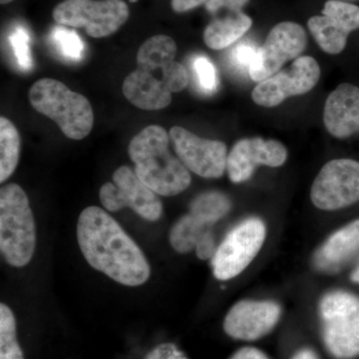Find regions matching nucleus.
Listing matches in <instances>:
<instances>
[{
  "label": "nucleus",
  "mask_w": 359,
  "mask_h": 359,
  "mask_svg": "<svg viewBox=\"0 0 359 359\" xmlns=\"http://www.w3.org/2000/svg\"><path fill=\"white\" fill-rule=\"evenodd\" d=\"M149 359H187L183 353L172 344H162L153 351Z\"/></svg>",
  "instance_id": "nucleus-31"
},
{
  "label": "nucleus",
  "mask_w": 359,
  "mask_h": 359,
  "mask_svg": "<svg viewBox=\"0 0 359 359\" xmlns=\"http://www.w3.org/2000/svg\"><path fill=\"white\" fill-rule=\"evenodd\" d=\"M209 224L196 218L192 214L186 215L174 224L170 231V243L175 250L181 254L196 249L198 242L205 231H209Z\"/></svg>",
  "instance_id": "nucleus-22"
},
{
  "label": "nucleus",
  "mask_w": 359,
  "mask_h": 359,
  "mask_svg": "<svg viewBox=\"0 0 359 359\" xmlns=\"http://www.w3.org/2000/svg\"><path fill=\"white\" fill-rule=\"evenodd\" d=\"M208 1L209 0H172L171 6L174 11L181 13L207 4Z\"/></svg>",
  "instance_id": "nucleus-32"
},
{
  "label": "nucleus",
  "mask_w": 359,
  "mask_h": 359,
  "mask_svg": "<svg viewBox=\"0 0 359 359\" xmlns=\"http://www.w3.org/2000/svg\"><path fill=\"white\" fill-rule=\"evenodd\" d=\"M122 90L127 100L142 110L164 109L172 101V92L162 80L138 68L125 78Z\"/></svg>",
  "instance_id": "nucleus-17"
},
{
  "label": "nucleus",
  "mask_w": 359,
  "mask_h": 359,
  "mask_svg": "<svg viewBox=\"0 0 359 359\" xmlns=\"http://www.w3.org/2000/svg\"><path fill=\"white\" fill-rule=\"evenodd\" d=\"M169 136L177 157L189 171L203 178L223 176L228 162V151L224 142L200 138L179 126L172 127Z\"/></svg>",
  "instance_id": "nucleus-12"
},
{
  "label": "nucleus",
  "mask_w": 359,
  "mask_h": 359,
  "mask_svg": "<svg viewBox=\"0 0 359 359\" xmlns=\"http://www.w3.org/2000/svg\"><path fill=\"white\" fill-rule=\"evenodd\" d=\"M351 1H354V0H351Z\"/></svg>",
  "instance_id": "nucleus-37"
},
{
  "label": "nucleus",
  "mask_w": 359,
  "mask_h": 359,
  "mask_svg": "<svg viewBox=\"0 0 359 359\" xmlns=\"http://www.w3.org/2000/svg\"><path fill=\"white\" fill-rule=\"evenodd\" d=\"M321 13L309 18V32L323 51L337 55L346 48L348 35L359 29V6L328 0Z\"/></svg>",
  "instance_id": "nucleus-13"
},
{
  "label": "nucleus",
  "mask_w": 359,
  "mask_h": 359,
  "mask_svg": "<svg viewBox=\"0 0 359 359\" xmlns=\"http://www.w3.org/2000/svg\"><path fill=\"white\" fill-rule=\"evenodd\" d=\"M51 39L59 53L69 60L77 61L83 57L84 43L74 30L56 26L51 32Z\"/></svg>",
  "instance_id": "nucleus-25"
},
{
  "label": "nucleus",
  "mask_w": 359,
  "mask_h": 359,
  "mask_svg": "<svg viewBox=\"0 0 359 359\" xmlns=\"http://www.w3.org/2000/svg\"><path fill=\"white\" fill-rule=\"evenodd\" d=\"M101 203L107 211L117 212L130 208L147 221H158L163 205L158 194L138 178L133 170L121 166L113 175V183H105L99 192Z\"/></svg>",
  "instance_id": "nucleus-8"
},
{
  "label": "nucleus",
  "mask_w": 359,
  "mask_h": 359,
  "mask_svg": "<svg viewBox=\"0 0 359 359\" xmlns=\"http://www.w3.org/2000/svg\"><path fill=\"white\" fill-rule=\"evenodd\" d=\"M351 280H353L354 283H359V264L358 268L354 269L353 275H351Z\"/></svg>",
  "instance_id": "nucleus-35"
},
{
  "label": "nucleus",
  "mask_w": 359,
  "mask_h": 359,
  "mask_svg": "<svg viewBox=\"0 0 359 359\" xmlns=\"http://www.w3.org/2000/svg\"><path fill=\"white\" fill-rule=\"evenodd\" d=\"M308 45L302 26L290 21L278 23L269 32L250 68V79L262 82L278 73L287 61L297 59Z\"/></svg>",
  "instance_id": "nucleus-10"
},
{
  "label": "nucleus",
  "mask_w": 359,
  "mask_h": 359,
  "mask_svg": "<svg viewBox=\"0 0 359 359\" xmlns=\"http://www.w3.org/2000/svg\"><path fill=\"white\" fill-rule=\"evenodd\" d=\"M250 0H209L205 8L212 13H216L219 9H228L229 13H238Z\"/></svg>",
  "instance_id": "nucleus-29"
},
{
  "label": "nucleus",
  "mask_w": 359,
  "mask_h": 359,
  "mask_svg": "<svg viewBox=\"0 0 359 359\" xmlns=\"http://www.w3.org/2000/svg\"><path fill=\"white\" fill-rule=\"evenodd\" d=\"M11 1H13V0H0V2H1V4H11Z\"/></svg>",
  "instance_id": "nucleus-36"
},
{
  "label": "nucleus",
  "mask_w": 359,
  "mask_h": 359,
  "mask_svg": "<svg viewBox=\"0 0 359 359\" xmlns=\"http://www.w3.org/2000/svg\"><path fill=\"white\" fill-rule=\"evenodd\" d=\"M9 40L18 65L22 69L29 70L32 67L33 62L29 46L30 39L27 32L21 26L16 27L11 32Z\"/></svg>",
  "instance_id": "nucleus-27"
},
{
  "label": "nucleus",
  "mask_w": 359,
  "mask_h": 359,
  "mask_svg": "<svg viewBox=\"0 0 359 359\" xmlns=\"http://www.w3.org/2000/svg\"><path fill=\"white\" fill-rule=\"evenodd\" d=\"M129 7L123 0H65L54 8L58 25L85 28L93 39L109 36L129 18Z\"/></svg>",
  "instance_id": "nucleus-6"
},
{
  "label": "nucleus",
  "mask_w": 359,
  "mask_h": 359,
  "mask_svg": "<svg viewBox=\"0 0 359 359\" xmlns=\"http://www.w3.org/2000/svg\"><path fill=\"white\" fill-rule=\"evenodd\" d=\"M280 316V306L275 302L243 301L229 311L224 330L235 339L256 340L268 334Z\"/></svg>",
  "instance_id": "nucleus-15"
},
{
  "label": "nucleus",
  "mask_w": 359,
  "mask_h": 359,
  "mask_svg": "<svg viewBox=\"0 0 359 359\" xmlns=\"http://www.w3.org/2000/svg\"><path fill=\"white\" fill-rule=\"evenodd\" d=\"M230 210L231 201L219 192L201 194L190 205V214L209 226L224 218Z\"/></svg>",
  "instance_id": "nucleus-23"
},
{
  "label": "nucleus",
  "mask_w": 359,
  "mask_h": 359,
  "mask_svg": "<svg viewBox=\"0 0 359 359\" xmlns=\"http://www.w3.org/2000/svg\"><path fill=\"white\" fill-rule=\"evenodd\" d=\"M36 245L34 217L29 201L18 184L0 191V250L7 264L22 268L32 261Z\"/></svg>",
  "instance_id": "nucleus-4"
},
{
  "label": "nucleus",
  "mask_w": 359,
  "mask_h": 359,
  "mask_svg": "<svg viewBox=\"0 0 359 359\" xmlns=\"http://www.w3.org/2000/svg\"><path fill=\"white\" fill-rule=\"evenodd\" d=\"M323 122L328 133L346 139L359 131V88L353 84L337 86L327 97Z\"/></svg>",
  "instance_id": "nucleus-16"
},
{
  "label": "nucleus",
  "mask_w": 359,
  "mask_h": 359,
  "mask_svg": "<svg viewBox=\"0 0 359 359\" xmlns=\"http://www.w3.org/2000/svg\"><path fill=\"white\" fill-rule=\"evenodd\" d=\"M20 136L13 122L0 118V182L4 183L20 162Z\"/></svg>",
  "instance_id": "nucleus-21"
},
{
  "label": "nucleus",
  "mask_w": 359,
  "mask_h": 359,
  "mask_svg": "<svg viewBox=\"0 0 359 359\" xmlns=\"http://www.w3.org/2000/svg\"><path fill=\"white\" fill-rule=\"evenodd\" d=\"M29 101L37 112L53 120L73 140H82L93 128V109L88 99L58 80L43 78L35 82L29 90Z\"/></svg>",
  "instance_id": "nucleus-3"
},
{
  "label": "nucleus",
  "mask_w": 359,
  "mask_h": 359,
  "mask_svg": "<svg viewBox=\"0 0 359 359\" xmlns=\"http://www.w3.org/2000/svg\"><path fill=\"white\" fill-rule=\"evenodd\" d=\"M320 68L316 59L302 56L287 69L259 82L252 93L254 102L263 107H276L292 96L308 93L318 84Z\"/></svg>",
  "instance_id": "nucleus-11"
},
{
  "label": "nucleus",
  "mask_w": 359,
  "mask_h": 359,
  "mask_svg": "<svg viewBox=\"0 0 359 359\" xmlns=\"http://www.w3.org/2000/svg\"><path fill=\"white\" fill-rule=\"evenodd\" d=\"M170 140L166 130L151 125L132 139L128 149L138 178L165 197L179 195L191 184L190 172L170 152Z\"/></svg>",
  "instance_id": "nucleus-2"
},
{
  "label": "nucleus",
  "mask_w": 359,
  "mask_h": 359,
  "mask_svg": "<svg viewBox=\"0 0 359 359\" xmlns=\"http://www.w3.org/2000/svg\"><path fill=\"white\" fill-rule=\"evenodd\" d=\"M287 157V149L280 142L263 138L238 141L228 155L226 171L233 183L249 180L259 165L271 168L282 166Z\"/></svg>",
  "instance_id": "nucleus-14"
},
{
  "label": "nucleus",
  "mask_w": 359,
  "mask_h": 359,
  "mask_svg": "<svg viewBox=\"0 0 359 359\" xmlns=\"http://www.w3.org/2000/svg\"><path fill=\"white\" fill-rule=\"evenodd\" d=\"M77 240L90 266L115 282L138 287L150 278V266L140 248L101 208L92 205L82 211Z\"/></svg>",
  "instance_id": "nucleus-1"
},
{
  "label": "nucleus",
  "mask_w": 359,
  "mask_h": 359,
  "mask_svg": "<svg viewBox=\"0 0 359 359\" xmlns=\"http://www.w3.org/2000/svg\"><path fill=\"white\" fill-rule=\"evenodd\" d=\"M358 250L359 219L335 231L334 235L328 238L316 252V266L321 271H337Z\"/></svg>",
  "instance_id": "nucleus-18"
},
{
  "label": "nucleus",
  "mask_w": 359,
  "mask_h": 359,
  "mask_svg": "<svg viewBox=\"0 0 359 359\" xmlns=\"http://www.w3.org/2000/svg\"><path fill=\"white\" fill-rule=\"evenodd\" d=\"M320 311L327 351L339 359L359 355V297L342 290L328 292Z\"/></svg>",
  "instance_id": "nucleus-5"
},
{
  "label": "nucleus",
  "mask_w": 359,
  "mask_h": 359,
  "mask_svg": "<svg viewBox=\"0 0 359 359\" xmlns=\"http://www.w3.org/2000/svg\"><path fill=\"white\" fill-rule=\"evenodd\" d=\"M196 252L201 259H211L214 257L216 250H215V241L211 231H207L200 238L196 247Z\"/></svg>",
  "instance_id": "nucleus-30"
},
{
  "label": "nucleus",
  "mask_w": 359,
  "mask_h": 359,
  "mask_svg": "<svg viewBox=\"0 0 359 359\" xmlns=\"http://www.w3.org/2000/svg\"><path fill=\"white\" fill-rule=\"evenodd\" d=\"M194 72L203 91L212 93L219 86L218 75L212 61L205 56H198L194 60Z\"/></svg>",
  "instance_id": "nucleus-26"
},
{
  "label": "nucleus",
  "mask_w": 359,
  "mask_h": 359,
  "mask_svg": "<svg viewBox=\"0 0 359 359\" xmlns=\"http://www.w3.org/2000/svg\"><path fill=\"white\" fill-rule=\"evenodd\" d=\"M252 25V18L242 11L229 13L223 18H216L205 27L204 41L215 50L230 47L237 42Z\"/></svg>",
  "instance_id": "nucleus-20"
},
{
  "label": "nucleus",
  "mask_w": 359,
  "mask_h": 359,
  "mask_svg": "<svg viewBox=\"0 0 359 359\" xmlns=\"http://www.w3.org/2000/svg\"><path fill=\"white\" fill-rule=\"evenodd\" d=\"M292 359H320L318 354L314 353L313 349L304 348L302 351H297V353L292 356Z\"/></svg>",
  "instance_id": "nucleus-34"
},
{
  "label": "nucleus",
  "mask_w": 359,
  "mask_h": 359,
  "mask_svg": "<svg viewBox=\"0 0 359 359\" xmlns=\"http://www.w3.org/2000/svg\"><path fill=\"white\" fill-rule=\"evenodd\" d=\"M266 233V226L259 219H248L236 226L212 257L214 276L228 280L240 275L261 250Z\"/></svg>",
  "instance_id": "nucleus-7"
},
{
  "label": "nucleus",
  "mask_w": 359,
  "mask_h": 359,
  "mask_svg": "<svg viewBox=\"0 0 359 359\" xmlns=\"http://www.w3.org/2000/svg\"><path fill=\"white\" fill-rule=\"evenodd\" d=\"M257 50L259 47L252 42H241L231 49L230 63L240 72L249 73Z\"/></svg>",
  "instance_id": "nucleus-28"
},
{
  "label": "nucleus",
  "mask_w": 359,
  "mask_h": 359,
  "mask_svg": "<svg viewBox=\"0 0 359 359\" xmlns=\"http://www.w3.org/2000/svg\"><path fill=\"white\" fill-rule=\"evenodd\" d=\"M176 54L177 44L173 39L167 35H156L146 40L139 48L137 68L152 73L155 76L159 74L162 80L163 75L176 62Z\"/></svg>",
  "instance_id": "nucleus-19"
},
{
  "label": "nucleus",
  "mask_w": 359,
  "mask_h": 359,
  "mask_svg": "<svg viewBox=\"0 0 359 359\" xmlns=\"http://www.w3.org/2000/svg\"><path fill=\"white\" fill-rule=\"evenodd\" d=\"M230 359H269V358L263 351L255 347H244L233 353Z\"/></svg>",
  "instance_id": "nucleus-33"
},
{
  "label": "nucleus",
  "mask_w": 359,
  "mask_h": 359,
  "mask_svg": "<svg viewBox=\"0 0 359 359\" xmlns=\"http://www.w3.org/2000/svg\"><path fill=\"white\" fill-rule=\"evenodd\" d=\"M0 359H25L16 339V320L6 304H0Z\"/></svg>",
  "instance_id": "nucleus-24"
},
{
  "label": "nucleus",
  "mask_w": 359,
  "mask_h": 359,
  "mask_svg": "<svg viewBox=\"0 0 359 359\" xmlns=\"http://www.w3.org/2000/svg\"><path fill=\"white\" fill-rule=\"evenodd\" d=\"M313 205L323 211H335L359 201V162L330 161L314 179L311 192Z\"/></svg>",
  "instance_id": "nucleus-9"
}]
</instances>
